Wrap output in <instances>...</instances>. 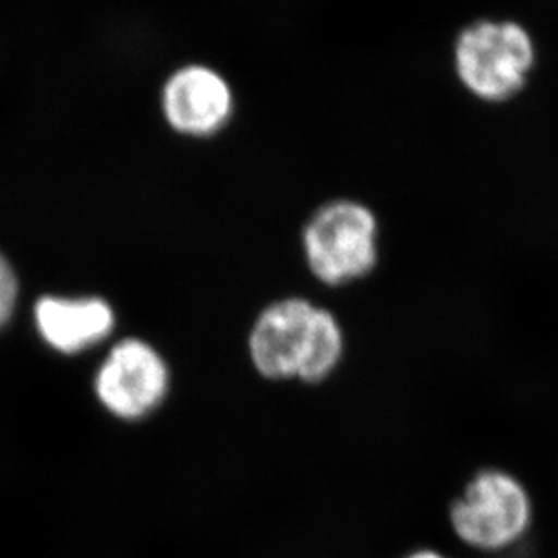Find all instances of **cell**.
<instances>
[{
    "label": "cell",
    "instance_id": "cell-1",
    "mask_svg": "<svg viewBox=\"0 0 558 558\" xmlns=\"http://www.w3.org/2000/svg\"><path fill=\"white\" fill-rule=\"evenodd\" d=\"M347 352L339 317L305 295L270 301L254 317L247 354L254 371L275 383L319 385L338 372Z\"/></svg>",
    "mask_w": 558,
    "mask_h": 558
},
{
    "label": "cell",
    "instance_id": "cell-2",
    "mask_svg": "<svg viewBox=\"0 0 558 558\" xmlns=\"http://www.w3.org/2000/svg\"><path fill=\"white\" fill-rule=\"evenodd\" d=\"M306 270L325 287H347L377 269L381 223L360 199L336 198L319 205L301 231Z\"/></svg>",
    "mask_w": 558,
    "mask_h": 558
},
{
    "label": "cell",
    "instance_id": "cell-3",
    "mask_svg": "<svg viewBox=\"0 0 558 558\" xmlns=\"http://www.w3.org/2000/svg\"><path fill=\"white\" fill-rule=\"evenodd\" d=\"M533 506L519 478L502 470H483L450 508L451 530L478 551H500L519 543L532 526Z\"/></svg>",
    "mask_w": 558,
    "mask_h": 558
},
{
    "label": "cell",
    "instance_id": "cell-4",
    "mask_svg": "<svg viewBox=\"0 0 558 558\" xmlns=\"http://www.w3.org/2000/svg\"><path fill=\"white\" fill-rule=\"evenodd\" d=\"M459 81L488 102H502L521 92L535 51L515 22L478 21L459 35L453 49Z\"/></svg>",
    "mask_w": 558,
    "mask_h": 558
},
{
    "label": "cell",
    "instance_id": "cell-5",
    "mask_svg": "<svg viewBox=\"0 0 558 558\" xmlns=\"http://www.w3.org/2000/svg\"><path fill=\"white\" fill-rule=\"evenodd\" d=\"M172 387L169 361L144 338L120 339L95 376V393L109 414L136 423L163 407Z\"/></svg>",
    "mask_w": 558,
    "mask_h": 558
},
{
    "label": "cell",
    "instance_id": "cell-6",
    "mask_svg": "<svg viewBox=\"0 0 558 558\" xmlns=\"http://www.w3.org/2000/svg\"><path fill=\"white\" fill-rule=\"evenodd\" d=\"M160 108L177 135L210 138L231 124L236 98L220 71L207 64H185L163 82Z\"/></svg>",
    "mask_w": 558,
    "mask_h": 558
},
{
    "label": "cell",
    "instance_id": "cell-7",
    "mask_svg": "<svg viewBox=\"0 0 558 558\" xmlns=\"http://www.w3.org/2000/svg\"><path fill=\"white\" fill-rule=\"evenodd\" d=\"M35 322L44 341L60 354H81L113 333L117 314L98 295H46L35 306Z\"/></svg>",
    "mask_w": 558,
    "mask_h": 558
},
{
    "label": "cell",
    "instance_id": "cell-8",
    "mask_svg": "<svg viewBox=\"0 0 558 558\" xmlns=\"http://www.w3.org/2000/svg\"><path fill=\"white\" fill-rule=\"evenodd\" d=\"M19 281L10 262L0 254V328L4 327L15 311Z\"/></svg>",
    "mask_w": 558,
    "mask_h": 558
},
{
    "label": "cell",
    "instance_id": "cell-9",
    "mask_svg": "<svg viewBox=\"0 0 558 558\" xmlns=\"http://www.w3.org/2000/svg\"><path fill=\"white\" fill-rule=\"evenodd\" d=\"M407 558H448L446 555L434 551V549H418L414 554H410Z\"/></svg>",
    "mask_w": 558,
    "mask_h": 558
}]
</instances>
